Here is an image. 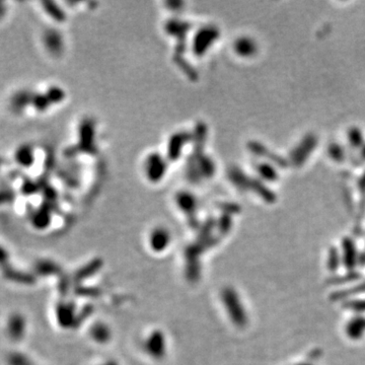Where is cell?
Segmentation results:
<instances>
[{"label":"cell","instance_id":"cell-1","mask_svg":"<svg viewBox=\"0 0 365 365\" xmlns=\"http://www.w3.org/2000/svg\"><path fill=\"white\" fill-rule=\"evenodd\" d=\"M34 154L36 153H34L33 147L29 145H23L14 153L15 164L24 168H30L33 165L34 160H36V155Z\"/></svg>","mask_w":365,"mask_h":365},{"label":"cell","instance_id":"cell-2","mask_svg":"<svg viewBox=\"0 0 365 365\" xmlns=\"http://www.w3.org/2000/svg\"><path fill=\"white\" fill-rule=\"evenodd\" d=\"M233 49L239 56L251 57L256 54L257 43L249 37H240L234 42Z\"/></svg>","mask_w":365,"mask_h":365},{"label":"cell","instance_id":"cell-3","mask_svg":"<svg viewBox=\"0 0 365 365\" xmlns=\"http://www.w3.org/2000/svg\"><path fill=\"white\" fill-rule=\"evenodd\" d=\"M168 236L164 230H158L151 234V246L155 250L164 249L166 246Z\"/></svg>","mask_w":365,"mask_h":365},{"label":"cell","instance_id":"cell-4","mask_svg":"<svg viewBox=\"0 0 365 365\" xmlns=\"http://www.w3.org/2000/svg\"><path fill=\"white\" fill-rule=\"evenodd\" d=\"M8 257H9V255H8L7 251L5 250V248L0 245V264H3L4 262H6Z\"/></svg>","mask_w":365,"mask_h":365}]
</instances>
